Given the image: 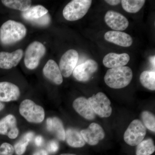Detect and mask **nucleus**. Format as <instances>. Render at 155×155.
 Returning a JSON list of instances; mask_svg holds the SVG:
<instances>
[{
  "instance_id": "f257e3e1",
  "label": "nucleus",
  "mask_w": 155,
  "mask_h": 155,
  "mask_svg": "<svg viewBox=\"0 0 155 155\" xmlns=\"http://www.w3.org/2000/svg\"><path fill=\"white\" fill-rule=\"evenodd\" d=\"M26 28L23 24L9 20L0 28V41L5 45H10L21 40L25 36Z\"/></svg>"
},
{
  "instance_id": "f03ea898",
  "label": "nucleus",
  "mask_w": 155,
  "mask_h": 155,
  "mask_svg": "<svg viewBox=\"0 0 155 155\" xmlns=\"http://www.w3.org/2000/svg\"><path fill=\"white\" fill-rule=\"evenodd\" d=\"M133 78L130 67L123 66L108 69L104 76L106 84L111 88L121 89L127 86Z\"/></svg>"
},
{
  "instance_id": "7ed1b4c3",
  "label": "nucleus",
  "mask_w": 155,
  "mask_h": 155,
  "mask_svg": "<svg viewBox=\"0 0 155 155\" xmlns=\"http://www.w3.org/2000/svg\"><path fill=\"white\" fill-rule=\"evenodd\" d=\"M91 0H73L68 3L63 10V16L70 21L79 20L84 17L91 5Z\"/></svg>"
},
{
  "instance_id": "20e7f679",
  "label": "nucleus",
  "mask_w": 155,
  "mask_h": 155,
  "mask_svg": "<svg viewBox=\"0 0 155 155\" xmlns=\"http://www.w3.org/2000/svg\"><path fill=\"white\" fill-rule=\"evenodd\" d=\"M19 112L22 117L31 123H41L45 119L44 109L31 100L22 101L19 106Z\"/></svg>"
},
{
  "instance_id": "39448f33",
  "label": "nucleus",
  "mask_w": 155,
  "mask_h": 155,
  "mask_svg": "<svg viewBox=\"0 0 155 155\" xmlns=\"http://www.w3.org/2000/svg\"><path fill=\"white\" fill-rule=\"evenodd\" d=\"M45 52V47L41 43L35 41L31 43L25 52L24 64L25 67L29 69H36Z\"/></svg>"
},
{
  "instance_id": "423d86ee",
  "label": "nucleus",
  "mask_w": 155,
  "mask_h": 155,
  "mask_svg": "<svg viewBox=\"0 0 155 155\" xmlns=\"http://www.w3.org/2000/svg\"><path fill=\"white\" fill-rule=\"evenodd\" d=\"M146 133V128L142 122L139 119H134L125 130L124 140L129 145L135 146L143 140Z\"/></svg>"
},
{
  "instance_id": "0eeeda50",
  "label": "nucleus",
  "mask_w": 155,
  "mask_h": 155,
  "mask_svg": "<svg viewBox=\"0 0 155 155\" xmlns=\"http://www.w3.org/2000/svg\"><path fill=\"white\" fill-rule=\"evenodd\" d=\"M87 100L95 114L102 118H107L111 116V101L104 93H97Z\"/></svg>"
},
{
  "instance_id": "6e6552de",
  "label": "nucleus",
  "mask_w": 155,
  "mask_h": 155,
  "mask_svg": "<svg viewBox=\"0 0 155 155\" xmlns=\"http://www.w3.org/2000/svg\"><path fill=\"white\" fill-rule=\"evenodd\" d=\"M98 65L94 60L89 59L83 64L75 67L73 75L78 81L85 82L91 78L92 76L97 71Z\"/></svg>"
},
{
  "instance_id": "1a4fd4ad",
  "label": "nucleus",
  "mask_w": 155,
  "mask_h": 155,
  "mask_svg": "<svg viewBox=\"0 0 155 155\" xmlns=\"http://www.w3.org/2000/svg\"><path fill=\"white\" fill-rule=\"evenodd\" d=\"M78 54L75 50H68L66 52L60 60L59 68L62 76L69 77L73 72L78 60Z\"/></svg>"
},
{
  "instance_id": "9d476101",
  "label": "nucleus",
  "mask_w": 155,
  "mask_h": 155,
  "mask_svg": "<svg viewBox=\"0 0 155 155\" xmlns=\"http://www.w3.org/2000/svg\"><path fill=\"white\" fill-rule=\"evenodd\" d=\"M80 133L85 142L90 145L97 144L105 137L102 127L96 123H92L87 128L81 130Z\"/></svg>"
},
{
  "instance_id": "9b49d317",
  "label": "nucleus",
  "mask_w": 155,
  "mask_h": 155,
  "mask_svg": "<svg viewBox=\"0 0 155 155\" xmlns=\"http://www.w3.org/2000/svg\"><path fill=\"white\" fill-rule=\"evenodd\" d=\"M104 19L106 24L114 31H121L125 30L129 25V22L127 18L116 11H107L105 16Z\"/></svg>"
},
{
  "instance_id": "f8f14e48",
  "label": "nucleus",
  "mask_w": 155,
  "mask_h": 155,
  "mask_svg": "<svg viewBox=\"0 0 155 155\" xmlns=\"http://www.w3.org/2000/svg\"><path fill=\"white\" fill-rule=\"evenodd\" d=\"M19 133L17 119L14 115L9 114L0 120V134L14 139L17 138Z\"/></svg>"
},
{
  "instance_id": "ddd939ff",
  "label": "nucleus",
  "mask_w": 155,
  "mask_h": 155,
  "mask_svg": "<svg viewBox=\"0 0 155 155\" xmlns=\"http://www.w3.org/2000/svg\"><path fill=\"white\" fill-rule=\"evenodd\" d=\"M20 95V90L16 84L8 81L0 82V102L17 101Z\"/></svg>"
},
{
  "instance_id": "4468645a",
  "label": "nucleus",
  "mask_w": 155,
  "mask_h": 155,
  "mask_svg": "<svg viewBox=\"0 0 155 155\" xmlns=\"http://www.w3.org/2000/svg\"><path fill=\"white\" fill-rule=\"evenodd\" d=\"M22 49H17L12 53L0 52V68L9 69L16 67L23 56Z\"/></svg>"
},
{
  "instance_id": "2eb2a0df",
  "label": "nucleus",
  "mask_w": 155,
  "mask_h": 155,
  "mask_svg": "<svg viewBox=\"0 0 155 155\" xmlns=\"http://www.w3.org/2000/svg\"><path fill=\"white\" fill-rule=\"evenodd\" d=\"M107 41L123 47H129L133 43V39L128 34L117 31H110L105 34Z\"/></svg>"
},
{
  "instance_id": "dca6fc26",
  "label": "nucleus",
  "mask_w": 155,
  "mask_h": 155,
  "mask_svg": "<svg viewBox=\"0 0 155 155\" xmlns=\"http://www.w3.org/2000/svg\"><path fill=\"white\" fill-rule=\"evenodd\" d=\"M73 107L81 116L87 120H93L95 118V114L88 100L84 97L77 98L73 102Z\"/></svg>"
},
{
  "instance_id": "f3484780",
  "label": "nucleus",
  "mask_w": 155,
  "mask_h": 155,
  "mask_svg": "<svg viewBox=\"0 0 155 155\" xmlns=\"http://www.w3.org/2000/svg\"><path fill=\"white\" fill-rule=\"evenodd\" d=\"M130 59L129 55L126 53L117 54L110 53L105 56L103 63L105 67L111 69L125 66Z\"/></svg>"
},
{
  "instance_id": "a211bd4d",
  "label": "nucleus",
  "mask_w": 155,
  "mask_h": 155,
  "mask_svg": "<svg viewBox=\"0 0 155 155\" xmlns=\"http://www.w3.org/2000/svg\"><path fill=\"white\" fill-rule=\"evenodd\" d=\"M43 72L45 76L53 83L60 85L63 82V76L60 68L54 60L48 61L44 67Z\"/></svg>"
},
{
  "instance_id": "6ab92c4d",
  "label": "nucleus",
  "mask_w": 155,
  "mask_h": 155,
  "mask_svg": "<svg viewBox=\"0 0 155 155\" xmlns=\"http://www.w3.org/2000/svg\"><path fill=\"white\" fill-rule=\"evenodd\" d=\"M47 127L48 130L54 133L59 140H65L66 131L63 122L58 117L48 118L47 120Z\"/></svg>"
},
{
  "instance_id": "aec40b11",
  "label": "nucleus",
  "mask_w": 155,
  "mask_h": 155,
  "mask_svg": "<svg viewBox=\"0 0 155 155\" xmlns=\"http://www.w3.org/2000/svg\"><path fill=\"white\" fill-rule=\"evenodd\" d=\"M66 141L69 146L80 148L84 146L85 142L80 132L74 128H69L66 131Z\"/></svg>"
},
{
  "instance_id": "412c9836",
  "label": "nucleus",
  "mask_w": 155,
  "mask_h": 155,
  "mask_svg": "<svg viewBox=\"0 0 155 155\" xmlns=\"http://www.w3.org/2000/svg\"><path fill=\"white\" fill-rule=\"evenodd\" d=\"M48 10L43 6H32L26 11L22 12V18L30 22L32 20L38 19L48 13Z\"/></svg>"
},
{
  "instance_id": "4be33fe9",
  "label": "nucleus",
  "mask_w": 155,
  "mask_h": 155,
  "mask_svg": "<svg viewBox=\"0 0 155 155\" xmlns=\"http://www.w3.org/2000/svg\"><path fill=\"white\" fill-rule=\"evenodd\" d=\"M137 146L136 155H151L155 152L154 143L152 138H149L143 140Z\"/></svg>"
},
{
  "instance_id": "5701e85b",
  "label": "nucleus",
  "mask_w": 155,
  "mask_h": 155,
  "mask_svg": "<svg viewBox=\"0 0 155 155\" xmlns=\"http://www.w3.org/2000/svg\"><path fill=\"white\" fill-rule=\"evenodd\" d=\"M2 2L8 8L22 12L29 9L31 5V1L30 0H2Z\"/></svg>"
},
{
  "instance_id": "b1692460",
  "label": "nucleus",
  "mask_w": 155,
  "mask_h": 155,
  "mask_svg": "<svg viewBox=\"0 0 155 155\" xmlns=\"http://www.w3.org/2000/svg\"><path fill=\"white\" fill-rule=\"evenodd\" d=\"M140 81L145 88L150 90H155V71H143L140 76Z\"/></svg>"
},
{
  "instance_id": "393cba45",
  "label": "nucleus",
  "mask_w": 155,
  "mask_h": 155,
  "mask_svg": "<svg viewBox=\"0 0 155 155\" xmlns=\"http://www.w3.org/2000/svg\"><path fill=\"white\" fill-rule=\"evenodd\" d=\"M146 1L145 0H122L121 1L122 7L126 12L136 13L140 11Z\"/></svg>"
},
{
  "instance_id": "a878e982",
  "label": "nucleus",
  "mask_w": 155,
  "mask_h": 155,
  "mask_svg": "<svg viewBox=\"0 0 155 155\" xmlns=\"http://www.w3.org/2000/svg\"><path fill=\"white\" fill-rule=\"evenodd\" d=\"M141 118L143 125L146 128L155 132V117L154 115L148 111H144L141 113Z\"/></svg>"
},
{
  "instance_id": "bb28decb",
  "label": "nucleus",
  "mask_w": 155,
  "mask_h": 155,
  "mask_svg": "<svg viewBox=\"0 0 155 155\" xmlns=\"http://www.w3.org/2000/svg\"><path fill=\"white\" fill-rule=\"evenodd\" d=\"M29 142L22 139L17 142L14 147V151L17 155H22L24 153L28 146Z\"/></svg>"
},
{
  "instance_id": "cd10ccee",
  "label": "nucleus",
  "mask_w": 155,
  "mask_h": 155,
  "mask_svg": "<svg viewBox=\"0 0 155 155\" xmlns=\"http://www.w3.org/2000/svg\"><path fill=\"white\" fill-rule=\"evenodd\" d=\"M14 147L8 143H3L0 146V155H13Z\"/></svg>"
},
{
  "instance_id": "c85d7f7f",
  "label": "nucleus",
  "mask_w": 155,
  "mask_h": 155,
  "mask_svg": "<svg viewBox=\"0 0 155 155\" xmlns=\"http://www.w3.org/2000/svg\"><path fill=\"white\" fill-rule=\"evenodd\" d=\"M50 21H51V18H50V15L48 13L47 14L41 18L32 20L30 22L33 25H39V26H46L49 24Z\"/></svg>"
},
{
  "instance_id": "c756f323",
  "label": "nucleus",
  "mask_w": 155,
  "mask_h": 155,
  "mask_svg": "<svg viewBox=\"0 0 155 155\" xmlns=\"http://www.w3.org/2000/svg\"><path fill=\"white\" fill-rule=\"evenodd\" d=\"M59 148V143L56 140H51L48 143L47 146L48 150L51 153H55L58 151Z\"/></svg>"
},
{
  "instance_id": "7c9ffc66",
  "label": "nucleus",
  "mask_w": 155,
  "mask_h": 155,
  "mask_svg": "<svg viewBox=\"0 0 155 155\" xmlns=\"http://www.w3.org/2000/svg\"><path fill=\"white\" fill-rule=\"evenodd\" d=\"M35 144L36 146L38 147L41 146L43 143V138L41 136H38L35 137Z\"/></svg>"
},
{
  "instance_id": "2f4dec72",
  "label": "nucleus",
  "mask_w": 155,
  "mask_h": 155,
  "mask_svg": "<svg viewBox=\"0 0 155 155\" xmlns=\"http://www.w3.org/2000/svg\"><path fill=\"white\" fill-rule=\"evenodd\" d=\"M34 134L33 132H29L25 134L24 136H23V139L25 140L26 141L30 142L31 141V140L33 138Z\"/></svg>"
},
{
  "instance_id": "473e14b6",
  "label": "nucleus",
  "mask_w": 155,
  "mask_h": 155,
  "mask_svg": "<svg viewBox=\"0 0 155 155\" xmlns=\"http://www.w3.org/2000/svg\"><path fill=\"white\" fill-rule=\"evenodd\" d=\"M105 2L109 5L113 6L117 5L121 2V1L120 0H106Z\"/></svg>"
},
{
  "instance_id": "72a5a7b5",
  "label": "nucleus",
  "mask_w": 155,
  "mask_h": 155,
  "mask_svg": "<svg viewBox=\"0 0 155 155\" xmlns=\"http://www.w3.org/2000/svg\"><path fill=\"white\" fill-rule=\"evenodd\" d=\"M33 155H48V153L45 150H40L35 152Z\"/></svg>"
},
{
  "instance_id": "f704fd0d",
  "label": "nucleus",
  "mask_w": 155,
  "mask_h": 155,
  "mask_svg": "<svg viewBox=\"0 0 155 155\" xmlns=\"http://www.w3.org/2000/svg\"><path fill=\"white\" fill-rule=\"evenodd\" d=\"M150 62L151 64L152 65L153 67L154 68V69H155V56H151L150 58Z\"/></svg>"
},
{
  "instance_id": "c9c22d12",
  "label": "nucleus",
  "mask_w": 155,
  "mask_h": 155,
  "mask_svg": "<svg viewBox=\"0 0 155 155\" xmlns=\"http://www.w3.org/2000/svg\"><path fill=\"white\" fill-rule=\"evenodd\" d=\"M5 107V105L2 102H0V111L4 110Z\"/></svg>"
},
{
  "instance_id": "e433bc0d",
  "label": "nucleus",
  "mask_w": 155,
  "mask_h": 155,
  "mask_svg": "<svg viewBox=\"0 0 155 155\" xmlns=\"http://www.w3.org/2000/svg\"><path fill=\"white\" fill-rule=\"evenodd\" d=\"M60 155H77L76 154H71V153H63L61 154Z\"/></svg>"
}]
</instances>
